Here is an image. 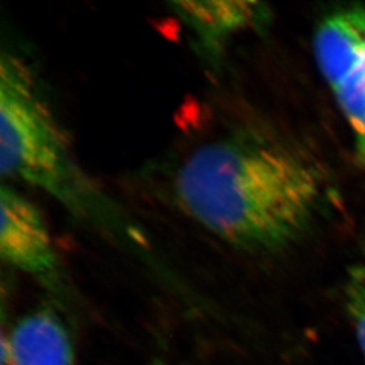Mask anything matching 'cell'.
Here are the masks:
<instances>
[{
    "label": "cell",
    "mask_w": 365,
    "mask_h": 365,
    "mask_svg": "<svg viewBox=\"0 0 365 365\" xmlns=\"http://www.w3.org/2000/svg\"><path fill=\"white\" fill-rule=\"evenodd\" d=\"M0 167L4 178L45 191L78 218L146 247L143 235L78 167L31 69L7 52L0 58Z\"/></svg>",
    "instance_id": "2"
},
{
    "label": "cell",
    "mask_w": 365,
    "mask_h": 365,
    "mask_svg": "<svg viewBox=\"0 0 365 365\" xmlns=\"http://www.w3.org/2000/svg\"><path fill=\"white\" fill-rule=\"evenodd\" d=\"M1 365H76L72 334L63 318L41 307L18 319L3 336Z\"/></svg>",
    "instance_id": "6"
},
{
    "label": "cell",
    "mask_w": 365,
    "mask_h": 365,
    "mask_svg": "<svg viewBox=\"0 0 365 365\" xmlns=\"http://www.w3.org/2000/svg\"><path fill=\"white\" fill-rule=\"evenodd\" d=\"M314 54L365 167V7L327 14L315 29Z\"/></svg>",
    "instance_id": "3"
},
{
    "label": "cell",
    "mask_w": 365,
    "mask_h": 365,
    "mask_svg": "<svg viewBox=\"0 0 365 365\" xmlns=\"http://www.w3.org/2000/svg\"><path fill=\"white\" fill-rule=\"evenodd\" d=\"M175 194L194 221L230 247L262 255L297 241L322 194L303 157L255 130L199 146L178 170Z\"/></svg>",
    "instance_id": "1"
},
{
    "label": "cell",
    "mask_w": 365,
    "mask_h": 365,
    "mask_svg": "<svg viewBox=\"0 0 365 365\" xmlns=\"http://www.w3.org/2000/svg\"><path fill=\"white\" fill-rule=\"evenodd\" d=\"M170 7L211 63L220 60L238 34L269 21V10L257 1H173Z\"/></svg>",
    "instance_id": "5"
},
{
    "label": "cell",
    "mask_w": 365,
    "mask_h": 365,
    "mask_svg": "<svg viewBox=\"0 0 365 365\" xmlns=\"http://www.w3.org/2000/svg\"><path fill=\"white\" fill-rule=\"evenodd\" d=\"M0 255L45 287L61 286L60 261L39 210L11 185L0 190Z\"/></svg>",
    "instance_id": "4"
},
{
    "label": "cell",
    "mask_w": 365,
    "mask_h": 365,
    "mask_svg": "<svg viewBox=\"0 0 365 365\" xmlns=\"http://www.w3.org/2000/svg\"><path fill=\"white\" fill-rule=\"evenodd\" d=\"M346 309L365 357V268L353 269L346 283Z\"/></svg>",
    "instance_id": "7"
},
{
    "label": "cell",
    "mask_w": 365,
    "mask_h": 365,
    "mask_svg": "<svg viewBox=\"0 0 365 365\" xmlns=\"http://www.w3.org/2000/svg\"><path fill=\"white\" fill-rule=\"evenodd\" d=\"M363 267H364V268H365V264H364V265H363Z\"/></svg>",
    "instance_id": "8"
}]
</instances>
